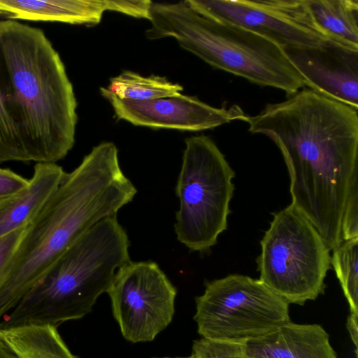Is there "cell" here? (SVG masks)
<instances>
[{"mask_svg": "<svg viewBox=\"0 0 358 358\" xmlns=\"http://www.w3.org/2000/svg\"><path fill=\"white\" fill-rule=\"evenodd\" d=\"M247 122L278 146L291 203L332 250L343 241V222L358 210V110L304 87Z\"/></svg>", "mask_w": 358, "mask_h": 358, "instance_id": "6da1fadb", "label": "cell"}, {"mask_svg": "<svg viewBox=\"0 0 358 358\" xmlns=\"http://www.w3.org/2000/svg\"><path fill=\"white\" fill-rule=\"evenodd\" d=\"M73 87L43 31L0 21V164L56 163L75 143Z\"/></svg>", "mask_w": 358, "mask_h": 358, "instance_id": "7a4b0ae2", "label": "cell"}, {"mask_svg": "<svg viewBox=\"0 0 358 358\" xmlns=\"http://www.w3.org/2000/svg\"><path fill=\"white\" fill-rule=\"evenodd\" d=\"M136 193L113 142L94 146L75 169L66 173L28 224L0 283V321L83 234L116 215Z\"/></svg>", "mask_w": 358, "mask_h": 358, "instance_id": "3957f363", "label": "cell"}, {"mask_svg": "<svg viewBox=\"0 0 358 358\" xmlns=\"http://www.w3.org/2000/svg\"><path fill=\"white\" fill-rule=\"evenodd\" d=\"M128 235L116 215L83 234L0 321V329L29 325L56 327L92 311L117 271L130 261Z\"/></svg>", "mask_w": 358, "mask_h": 358, "instance_id": "277c9868", "label": "cell"}, {"mask_svg": "<svg viewBox=\"0 0 358 358\" xmlns=\"http://www.w3.org/2000/svg\"><path fill=\"white\" fill-rule=\"evenodd\" d=\"M149 20L148 39L173 37L214 68L288 96L306 87L282 48L242 27L202 15L185 1L152 2Z\"/></svg>", "mask_w": 358, "mask_h": 358, "instance_id": "5b68a950", "label": "cell"}, {"mask_svg": "<svg viewBox=\"0 0 358 358\" xmlns=\"http://www.w3.org/2000/svg\"><path fill=\"white\" fill-rule=\"evenodd\" d=\"M185 143L176 186L179 208L174 229L180 243L203 252L227 229L235 173L209 136H191Z\"/></svg>", "mask_w": 358, "mask_h": 358, "instance_id": "8992f818", "label": "cell"}, {"mask_svg": "<svg viewBox=\"0 0 358 358\" xmlns=\"http://www.w3.org/2000/svg\"><path fill=\"white\" fill-rule=\"evenodd\" d=\"M259 280L289 303L303 305L324 292L330 250L313 224L292 203L275 213L260 242Z\"/></svg>", "mask_w": 358, "mask_h": 358, "instance_id": "52a82bcc", "label": "cell"}, {"mask_svg": "<svg viewBox=\"0 0 358 358\" xmlns=\"http://www.w3.org/2000/svg\"><path fill=\"white\" fill-rule=\"evenodd\" d=\"M196 305L198 333L210 340L244 344L291 321L287 301L259 279L240 274L207 282Z\"/></svg>", "mask_w": 358, "mask_h": 358, "instance_id": "ba28073f", "label": "cell"}, {"mask_svg": "<svg viewBox=\"0 0 358 358\" xmlns=\"http://www.w3.org/2000/svg\"><path fill=\"white\" fill-rule=\"evenodd\" d=\"M107 293L129 341H152L172 321L177 291L155 262L129 261L117 271Z\"/></svg>", "mask_w": 358, "mask_h": 358, "instance_id": "9c48e42d", "label": "cell"}, {"mask_svg": "<svg viewBox=\"0 0 358 358\" xmlns=\"http://www.w3.org/2000/svg\"><path fill=\"white\" fill-rule=\"evenodd\" d=\"M198 13L248 29L283 48L328 39L314 25L306 0H187Z\"/></svg>", "mask_w": 358, "mask_h": 358, "instance_id": "30bf717a", "label": "cell"}, {"mask_svg": "<svg viewBox=\"0 0 358 358\" xmlns=\"http://www.w3.org/2000/svg\"><path fill=\"white\" fill-rule=\"evenodd\" d=\"M100 92L118 119L136 126L197 131L236 120L247 122L248 117L237 105L216 108L181 93L137 101L119 99L106 87H101Z\"/></svg>", "mask_w": 358, "mask_h": 358, "instance_id": "8fae6325", "label": "cell"}, {"mask_svg": "<svg viewBox=\"0 0 358 358\" xmlns=\"http://www.w3.org/2000/svg\"><path fill=\"white\" fill-rule=\"evenodd\" d=\"M282 50L306 87L358 110V49L327 39Z\"/></svg>", "mask_w": 358, "mask_h": 358, "instance_id": "7c38bea8", "label": "cell"}, {"mask_svg": "<svg viewBox=\"0 0 358 358\" xmlns=\"http://www.w3.org/2000/svg\"><path fill=\"white\" fill-rule=\"evenodd\" d=\"M243 345L249 358H338L329 336L319 324L291 321Z\"/></svg>", "mask_w": 358, "mask_h": 358, "instance_id": "4fadbf2b", "label": "cell"}, {"mask_svg": "<svg viewBox=\"0 0 358 358\" xmlns=\"http://www.w3.org/2000/svg\"><path fill=\"white\" fill-rule=\"evenodd\" d=\"M106 10L109 0H0V15L12 20L94 25Z\"/></svg>", "mask_w": 358, "mask_h": 358, "instance_id": "5bb4252c", "label": "cell"}, {"mask_svg": "<svg viewBox=\"0 0 358 358\" xmlns=\"http://www.w3.org/2000/svg\"><path fill=\"white\" fill-rule=\"evenodd\" d=\"M66 172L56 163H37L29 186L0 204V237L29 224L55 192Z\"/></svg>", "mask_w": 358, "mask_h": 358, "instance_id": "9a60e30c", "label": "cell"}, {"mask_svg": "<svg viewBox=\"0 0 358 358\" xmlns=\"http://www.w3.org/2000/svg\"><path fill=\"white\" fill-rule=\"evenodd\" d=\"M309 15L327 38L358 49V0H306Z\"/></svg>", "mask_w": 358, "mask_h": 358, "instance_id": "2e32d148", "label": "cell"}, {"mask_svg": "<svg viewBox=\"0 0 358 358\" xmlns=\"http://www.w3.org/2000/svg\"><path fill=\"white\" fill-rule=\"evenodd\" d=\"M0 337L17 358H76L54 326L0 329Z\"/></svg>", "mask_w": 358, "mask_h": 358, "instance_id": "e0dca14e", "label": "cell"}, {"mask_svg": "<svg viewBox=\"0 0 358 358\" xmlns=\"http://www.w3.org/2000/svg\"><path fill=\"white\" fill-rule=\"evenodd\" d=\"M107 89L121 99L145 101L180 94L183 87L164 77L126 71L111 78Z\"/></svg>", "mask_w": 358, "mask_h": 358, "instance_id": "ac0fdd59", "label": "cell"}, {"mask_svg": "<svg viewBox=\"0 0 358 358\" xmlns=\"http://www.w3.org/2000/svg\"><path fill=\"white\" fill-rule=\"evenodd\" d=\"M357 246L358 237L343 241L331 256V264L352 313H358Z\"/></svg>", "mask_w": 358, "mask_h": 358, "instance_id": "d6986e66", "label": "cell"}, {"mask_svg": "<svg viewBox=\"0 0 358 358\" xmlns=\"http://www.w3.org/2000/svg\"><path fill=\"white\" fill-rule=\"evenodd\" d=\"M192 356L193 358H249L241 343L205 338L194 342Z\"/></svg>", "mask_w": 358, "mask_h": 358, "instance_id": "ffe728a7", "label": "cell"}, {"mask_svg": "<svg viewBox=\"0 0 358 358\" xmlns=\"http://www.w3.org/2000/svg\"><path fill=\"white\" fill-rule=\"evenodd\" d=\"M27 225L0 237V283L17 250Z\"/></svg>", "mask_w": 358, "mask_h": 358, "instance_id": "44dd1931", "label": "cell"}, {"mask_svg": "<svg viewBox=\"0 0 358 358\" xmlns=\"http://www.w3.org/2000/svg\"><path fill=\"white\" fill-rule=\"evenodd\" d=\"M29 182V179L10 169L0 168V204L22 192Z\"/></svg>", "mask_w": 358, "mask_h": 358, "instance_id": "7402d4cb", "label": "cell"}, {"mask_svg": "<svg viewBox=\"0 0 358 358\" xmlns=\"http://www.w3.org/2000/svg\"><path fill=\"white\" fill-rule=\"evenodd\" d=\"M152 3L149 0H110V10L149 20Z\"/></svg>", "mask_w": 358, "mask_h": 358, "instance_id": "603a6c76", "label": "cell"}, {"mask_svg": "<svg viewBox=\"0 0 358 358\" xmlns=\"http://www.w3.org/2000/svg\"><path fill=\"white\" fill-rule=\"evenodd\" d=\"M347 329L357 351L358 313L351 312L347 320Z\"/></svg>", "mask_w": 358, "mask_h": 358, "instance_id": "cb8c5ba5", "label": "cell"}, {"mask_svg": "<svg viewBox=\"0 0 358 358\" xmlns=\"http://www.w3.org/2000/svg\"><path fill=\"white\" fill-rule=\"evenodd\" d=\"M0 358H17L0 337Z\"/></svg>", "mask_w": 358, "mask_h": 358, "instance_id": "d4e9b609", "label": "cell"}, {"mask_svg": "<svg viewBox=\"0 0 358 358\" xmlns=\"http://www.w3.org/2000/svg\"><path fill=\"white\" fill-rule=\"evenodd\" d=\"M185 358H193V357L191 355L190 357H185Z\"/></svg>", "mask_w": 358, "mask_h": 358, "instance_id": "484cf974", "label": "cell"}]
</instances>
